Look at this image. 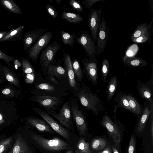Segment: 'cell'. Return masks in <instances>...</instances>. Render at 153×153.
<instances>
[{
	"label": "cell",
	"instance_id": "ee69618b",
	"mask_svg": "<svg viewBox=\"0 0 153 153\" xmlns=\"http://www.w3.org/2000/svg\"><path fill=\"white\" fill-rule=\"evenodd\" d=\"M2 93L4 95L12 97L13 96V92L10 88H7L4 89L2 91Z\"/></svg>",
	"mask_w": 153,
	"mask_h": 153
},
{
	"label": "cell",
	"instance_id": "9a60e30c",
	"mask_svg": "<svg viewBox=\"0 0 153 153\" xmlns=\"http://www.w3.org/2000/svg\"><path fill=\"white\" fill-rule=\"evenodd\" d=\"M63 60L66 72L68 74L70 85L71 87L76 89V82L72 65L71 60L69 53L65 51L64 53Z\"/></svg>",
	"mask_w": 153,
	"mask_h": 153
},
{
	"label": "cell",
	"instance_id": "f35d334b",
	"mask_svg": "<svg viewBox=\"0 0 153 153\" xmlns=\"http://www.w3.org/2000/svg\"><path fill=\"white\" fill-rule=\"evenodd\" d=\"M136 140L134 133L132 134L130 140L128 153H135Z\"/></svg>",
	"mask_w": 153,
	"mask_h": 153
},
{
	"label": "cell",
	"instance_id": "c3c4849f",
	"mask_svg": "<svg viewBox=\"0 0 153 153\" xmlns=\"http://www.w3.org/2000/svg\"><path fill=\"white\" fill-rule=\"evenodd\" d=\"M8 31L0 32V40L4 37L8 33Z\"/></svg>",
	"mask_w": 153,
	"mask_h": 153
},
{
	"label": "cell",
	"instance_id": "83f0119b",
	"mask_svg": "<svg viewBox=\"0 0 153 153\" xmlns=\"http://www.w3.org/2000/svg\"><path fill=\"white\" fill-rule=\"evenodd\" d=\"M61 37L64 45H68L72 48H74V44L76 42V36L75 34H70L62 30L61 31Z\"/></svg>",
	"mask_w": 153,
	"mask_h": 153
},
{
	"label": "cell",
	"instance_id": "2e32d148",
	"mask_svg": "<svg viewBox=\"0 0 153 153\" xmlns=\"http://www.w3.org/2000/svg\"><path fill=\"white\" fill-rule=\"evenodd\" d=\"M28 122L38 131L55 134V133L52 130L49 125L42 120L36 117L28 118Z\"/></svg>",
	"mask_w": 153,
	"mask_h": 153
},
{
	"label": "cell",
	"instance_id": "f6af8a7d",
	"mask_svg": "<svg viewBox=\"0 0 153 153\" xmlns=\"http://www.w3.org/2000/svg\"><path fill=\"white\" fill-rule=\"evenodd\" d=\"M14 67L16 69H17L19 67L22 65L21 62L18 59H14L13 62Z\"/></svg>",
	"mask_w": 153,
	"mask_h": 153
},
{
	"label": "cell",
	"instance_id": "ab89813d",
	"mask_svg": "<svg viewBox=\"0 0 153 153\" xmlns=\"http://www.w3.org/2000/svg\"><path fill=\"white\" fill-rule=\"evenodd\" d=\"M36 88L39 89L48 91H53L55 90L53 86L47 83H41L37 85Z\"/></svg>",
	"mask_w": 153,
	"mask_h": 153
},
{
	"label": "cell",
	"instance_id": "db71d44e",
	"mask_svg": "<svg viewBox=\"0 0 153 153\" xmlns=\"http://www.w3.org/2000/svg\"><path fill=\"white\" fill-rule=\"evenodd\" d=\"M4 147L3 145H0V153H1L4 151Z\"/></svg>",
	"mask_w": 153,
	"mask_h": 153
},
{
	"label": "cell",
	"instance_id": "484cf974",
	"mask_svg": "<svg viewBox=\"0 0 153 153\" xmlns=\"http://www.w3.org/2000/svg\"><path fill=\"white\" fill-rule=\"evenodd\" d=\"M61 17L63 19L74 25L79 23L83 20L81 16L77 14L70 12H63L62 14Z\"/></svg>",
	"mask_w": 153,
	"mask_h": 153
},
{
	"label": "cell",
	"instance_id": "30bf717a",
	"mask_svg": "<svg viewBox=\"0 0 153 153\" xmlns=\"http://www.w3.org/2000/svg\"><path fill=\"white\" fill-rule=\"evenodd\" d=\"M101 13V9L91 8L88 16V23L90 29L91 35L95 43L100 27Z\"/></svg>",
	"mask_w": 153,
	"mask_h": 153
},
{
	"label": "cell",
	"instance_id": "94428289",
	"mask_svg": "<svg viewBox=\"0 0 153 153\" xmlns=\"http://www.w3.org/2000/svg\"><path fill=\"white\" fill-rule=\"evenodd\" d=\"M1 67H0V73H1Z\"/></svg>",
	"mask_w": 153,
	"mask_h": 153
},
{
	"label": "cell",
	"instance_id": "681fc988",
	"mask_svg": "<svg viewBox=\"0 0 153 153\" xmlns=\"http://www.w3.org/2000/svg\"><path fill=\"white\" fill-rule=\"evenodd\" d=\"M50 79L53 82L57 84H59L58 82L54 78V77L50 76Z\"/></svg>",
	"mask_w": 153,
	"mask_h": 153
},
{
	"label": "cell",
	"instance_id": "b9f144b4",
	"mask_svg": "<svg viewBox=\"0 0 153 153\" xmlns=\"http://www.w3.org/2000/svg\"><path fill=\"white\" fill-rule=\"evenodd\" d=\"M34 79V73L27 74L25 76V81L27 83L31 84L33 82Z\"/></svg>",
	"mask_w": 153,
	"mask_h": 153
},
{
	"label": "cell",
	"instance_id": "f546056e",
	"mask_svg": "<svg viewBox=\"0 0 153 153\" xmlns=\"http://www.w3.org/2000/svg\"><path fill=\"white\" fill-rule=\"evenodd\" d=\"M75 150L83 153H93L90 150L89 143L83 138H81L76 145Z\"/></svg>",
	"mask_w": 153,
	"mask_h": 153
},
{
	"label": "cell",
	"instance_id": "60d3db41",
	"mask_svg": "<svg viewBox=\"0 0 153 153\" xmlns=\"http://www.w3.org/2000/svg\"><path fill=\"white\" fill-rule=\"evenodd\" d=\"M105 0H84L82 2L87 9H90L92 6L98 2H103Z\"/></svg>",
	"mask_w": 153,
	"mask_h": 153
},
{
	"label": "cell",
	"instance_id": "f907efd6",
	"mask_svg": "<svg viewBox=\"0 0 153 153\" xmlns=\"http://www.w3.org/2000/svg\"><path fill=\"white\" fill-rule=\"evenodd\" d=\"M150 1L149 2V7L150 9L151 10V12L152 14L153 13V1H152V2H151V0L149 1Z\"/></svg>",
	"mask_w": 153,
	"mask_h": 153
},
{
	"label": "cell",
	"instance_id": "bcb514c9",
	"mask_svg": "<svg viewBox=\"0 0 153 153\" xmlns=\"http://www.w3.org/2000/svg\"><path fill=\"white\" fill-rule=\"evenodd\" d=\"M98 153H111V150L109 146H107L102 151Z\"/></svg>",
	"mask_w": 153,
	"mask_h": 153
},
{
	"label": "cell",
	"instance_id": "3957f363",
	"mask_svg": "<svg viewBox=\"0 0 153 153\" xmlns=\"http://www.w3.org/2000/svg\"><path fill=\"white\" fill-rule=\"evenodd\" d=\"M61 47V45L56 41L41 51L40 63L44 74H47L48 68L50 65L56 62L57 61L54 58Z\"/></svg>",
	"mask_w": 153,
	"mask_h": 153
},
{
	"label": "cell",
	"instance_id": "d4e9b609",
	"mask_svg": "<svg viewBox=\"0 0 153 153\" xmlns=\"http://www.w3.org/2000/svg\"><path fill=\"white\" fill-rule=\"evenodd\" d=\"M66 73L65 69L56 63L49 66L47 72L48 76L53 77L61 76L65 75Z\"/></svg>",
	"mask_w": 153,
	"mask_h": 153
},
{
	"label": "cell",
	"instance_id": "7402d4cb",
	"mask_svg": "<svg viewBox=\"0 0 153 153\" xmlns=\"http://www.w3.org/2000/svg\"><path fill=\"white\" fill-rule=\"evenodd\" d=\"M117 85V79L114 76L110 79L107 84L106 89L107 102H110L115 93Z\"/></svg>",
	"mask_w": 153,
	"mask_h": 153
},
{
	"label": "cell",
	"instance_id": "680465c9",
	"mask_svg": "<svg viewBox=\"0 0 153 153\" xmlns=\"http://www.w3.org/2000/svg\"><path fill=\"white\" fill-rule=\"evenodd\" d=\"M3 82V80L0 78V83H2Z\"/></svg>",
	"mask_w": 153,
	"mask_h": 153
},
{
	"label": "cell",
	"instance_id": "cb8c5ba5",
	"mask_svg": "<svg viewBox=\"0 0 153 153\" xmlns=\"http://www.w3.org/2000/svg\"><path fill=\"white\" fill-rule=\"evenodd\" d=\"M151 112V110L148 106L144 108L137 124V129L138 133H141L144 130Z\"/></svg>",
	"mask_w": 153,
	"mask_h": 153
},
{
	"label": "cell",
	"instance_id": "7bdbcfd3",
	"mask_svg": "<svg viewBox=\"0 0 153 153\" xmlns=\"http://www.w3.org/2000/svg\"><path fill=\"white\" fill-rule=\"evenodd\" d=\"M151 133L152 137V145L153 144V104H151Z\"/></svg>",
	"mask_w": 153,
	"mask_h": 153
},
{
	"label": "cell",
	"instance_id": "9c48e42d",
	"mask_svg": "<svg viewBox=\"0 0 153 153\" xmlns=\"http://www.w3.org/2000/svg\"><path fill=\"white\" fill-rule=\"evenodd\" d=\"M100 123L106 128L115 144L119 146L121 141V131L117 124L107 114L103 115Z\"/></svg>",
	"mask_w": 153,
	"mask_h": 153
},
{
	"label": "cell",
	"instance_id": "4dcf8cb0",
	"mask_svg": "<svg viewBox=\"0 0 153 153\" xmlns=\"http://www.w3.org/2000/svg\"><path fill=\"white\" fill-rule=\"evenodd\" d=\"M106 141L103 138H98L93 139L91 143L92 150H100L103 149L106 145Z\"/></svg>",
	"mask_w": 153,
	"mask_h": 153
},
{
	"label": "cell",
	"instance_id": "d6986e66",
	"mask_svg": "<svg viewBox=\"0 0 153 153\" xmlns=\"http://www.w3.org/2000/svg\"><path fill=\"white\" fill-rule=\"evenodd\" d=\"M137 88L139 95L141 98L147 99L151 104H153L152 92L147 85L142 82L139 79H137Z\"/></svg>",
	"mask_w": 153,
	"mask_h": 153
},
{
	"label": "cell",
	"instance_id": "f1b7e54d",
	"mask_svg": "<svg viewBox=\"0 0 153 153\" xmlns=\"http://www.w3.org/2000/svg\"><path fill=\"white\" fill-rule=\"evenodd\" d=\"M3 71L7 80L14 85L20 88V82L14 74L6 66L3 67Z\"/></svg>",
	"mask_w": 153,
	"mask_h": 153
},
{
	"label": "cell",
	"instance_id": "6da1fadb",
	"mask_svg": "<svg viewBox=\"0 0 153 153\" xmlns=\"http://www.w3.org/2000/svg\"><path fill=\"white\" fill-rule=\"evenodd\" d=\"M32 137L42 153H59L72 148L70 144L58 137L48 139L37 133L33 134Z\"/></svg>",
	"mask_w": 153,
	"mask_h": 153
},
{
	"label": "cell",
	"instance_id": "e575fe53",
	"mask_svg": "<svg viewBox=\"0 0 153 153\" xmlns=\"http://www.w3.org/2000/svg\"><path fill=\"white\" fill-rule=\"evenodd\" d=\"M0 59L4 61L8 66L10 67L11 62H13L15 58L11 55H8L0 50Z\"/></svg>",
	"mask_w": 153,
	"mask_h": 153
},
{
	"label": "cell",
	"instance_id": "836d02e7",
	"mask_svg": "<svg viewBox=\"0 0 153 153\" xmlns=\"http://www.w3.org/2000/svg\"><path fill=\"white\" fill-rule=\"evenodd\" d=\"M21 64L22 70L25 74H27L34 73V68L28 59L25 58L22 59Z\"/></svg>",
	"mask_w": 153,
	"mask_h": 153
},
{
	"label": "cell",
	"instance_id": "7c38bea8",
	"mask_svg": "<svg viewBox=\"0 0 153 153\" xmlns=\"http://www.w3.org/2000/svg\"><path fill=\"white\" fill-rule=\"evenodd\" d=\"M109 31V28L107 25L106 22L103 17L100 23L97 38V55L98 56L104 52L107 43Z\"/></svg>",
	"mask_w": 153,
	"mask_h": 153
},
{
	"label": "cell",
	"instance_id": "8fae6325",
	"mask_svg": "<svg viewBox=\"0 0 153 153\" xmlns=\"http://www.w3.org/2000/svg\"><path fill=\"white\" fill-rule=\"evenodd\" d=\"M83 70L88 79L93 84L96 85L98 81V68L97 60H89L86 57L82 60Z\"/></svg>",
	"mask_w": 153,
	"mask_h": 153
},
{
	"label": "cell",
	"instance_id": "d590c367",
	"mask_svg": "<svg viewBox=\"0 0 153 153\" xmlns=\"http://www.w3.org/2000/svg\"><path fill=\"white\" fill-rule=\"evenodd\" d=\"M152 39V35L148 36L143 35L136 38L133 39L131 41L135 43H142L150 41Z\"/></svg>",
	"mask_w": 153,
	"mask_h": 153
},
{
	"label": "cell",
	"instance_id": "e0dca14e",
	"mask_svg": "<svg viewBox=\"0 0 153 153\" xmlns=\"http://www.w3.org/2000/svg\"><path fill=\"white\" fill-rule=\"evenodd\" d=\"M152 23L153 18L150 23H143L139 25L133 32L130 40L142 36L152 35Z\"/></svg>",
	"mask_w": 153,
	"mask_h": 153
},
{
	"label": "cell",
	"instance_id": "44dd1931",
	"mask_svg": "<svg viewBox=\"0 0 153 153\" xmlns=\"http://www.w3.org/2000/svg\"><path fill=\"white\" fill-rule=\"evenodd\" d=\"M0 4L3 7L11 13L17 14L22 13L20 7L12 0H0Z\"/></svg>",
	"mask_w": 153,
	"mask_h": 153
},
{
	"label": "cell",
	"instance_id": "603a6c76",
	"mask_svg": "<svg viewBox=\"0 0 153 153\" xmlns=\"http://www.w3.org/2000/svg\"><path fill=\"white\" fill-rule=\"evenodd\" d=\"M126 94L121 91H119L114 99V102L117 103L116 105L131 112L128 101L126 98Z\"/></svg>",
	"mask_w": 153,
	"mask_h": 153
},
{
	"label": "cell",
	"instance_id": "6f0895ef",
	"mask_svg": "<svg viewBox=\"0 0 153 153\" xmlns=\"http://www.w3.org/2000/svg\"><path fill=\"white\" fill-rule=\"evenodd\" d=\"M74 153H83L81 152H79L75 150Z\"/></svg>",
	"mask_w": 153,
	"mask_h": 153
},
{
	"label": "cell",
	"instance_id": "ac0fdd59",
	"mask_svg": "<svg viewBox=\"0 0 153 153\" xmlns=\"http://www.w3.org/2000/svg\"><path fill=\"white\" fill-rule=\"evenodd\" d=\"M123 60L125 66L131 68L142 67L148 65L147 62L140 57L124 56Z\"/></svg>",
	"mask_w": 153,
	"mask_h": 153
},
{
	"label": "cell",
	"instance_id": "4fadbf2b",
	"mask_svg": "<svg viewBox=\"0 0 153 153\" xmlns=\"http://www.w3.org/2000/svg\"><path fill=\"white\" fill-rule=\"evenodd\" d=\"M47 30L44 28H35L27 32L23 40V50H28Z\"/></svg>",
	"mask_w": 153,
	"mask_h": 153
},
{
	"label": "cell",
	"instance_id": "d6a6232c",
	"mask_svg": "<svg viewBox=\"0 0 153 153\" xmlns=\"http://www.w3.org/2000/svg\"><path fill=\"white\" fill-rule=\"evenodd\" d=\"M110 67L108 59H104L102 62L101 75L102 79L104 82L107 81V76L109 71Z\"/></svg>",
	"mask_w": 153,
	"mask_h": 153
},
{
	"label": "cell",
	"instance_id": "277c9868",
	"mask_svg": "<svg viewBox=\"0 0 153 153\" xmlns=\"http://www.w3.org/2000/svg\"><path fill=\"white\" fill-rule=\"evenodd\" d=\"M76 42L82 47L89 60H97V47L90 34L85 31L82 30L81 35L76 36Z\"/></svg>",
	"mask_w": 153,
	"mask_h": 153
},
{
	"label": "cell",
	"instance_id": "11a10c76",
	"mask_svg": "<svg viewBox=\"0 0 153 153\" xmlns=\"http://www.w3.org/2000/svg\"><path fill=\"white\" fill-rule=\"evenodd\" d=\"M2 121H3L2 115V114L0 113V123Z\"/></svg>",
	"mask_w": 153,
	"mask_h": 153
},
{
	"label": "cell",
	"instance_id": "5b68a950",
	"mask_svg": "<svg viewBox=\"0 0 153 153\" xmlns=\"http://www.w3.org/2000/svg\"><path fill=\"white\" fill-rule=\"evenodd\" d=\"M53 36L50 31L45 33L27 50L28 58L36 62L39 54L50 42Z\"/></svg>",
	"mask_w": 153,
	"mask_h": 153
},
{
	"label": "cell",
	"instance_id": "1f68e13d",
	"mask_svg": "<svg viewBox=\"0 0 153 153\" xmlns=\"http://www.w3.org/2000/svg\"><path fill=\"white\" fill-rule=\"evenodd\" d=\"M71 63L74 74L79 80H81L83 75L79 62L78 60L74 58L71 60Z\"/></svg>",
	"mask_w": 153,
	"mask_h": 153
},
{
	"label": "cell",
	"instance_id": "7dc6e473",
	"mask_svg": "<svg viewBox=\"0 0 153 153\" xmlns=\"http://www.w3.org/2000/svg\"><path fill=\"white\" fill-rule=\"evenodd\" d=\"M20 150V147L18 146H15L13 150V153H19Z\"/></svg>",
	"mask_w": 153,
	"mask_h": 153
},
{
	"label": "cell",
	"instance_id": "5bb4252c",
	"mask_svg": "<svg viewBox=\"0 0 153 153\" xmlns=\"http://www.w3.org/2000/svg\"><path fill=\"white\" fill-rule=\"evenodd\" d=\"M32 100L42 107L50 109L54 108L59 102L58 98L48 96H35L32 97Z\"/></svg>",
	"mask_w": 153,
	"mask_h": 153
},
{
	"label": "cell",
	"instance_id": "8d00e7d4",
	"mask_svg": "<svg viewBox=\"0 0 153 153\" xmlns=\"http://www.w3.org/2000/svg\"><path fill=\"white\" fill-rule=\"evenodd\" d=\"M46 10L49 15L53 19L56 18L58 16V12L53 6L51 5L49 3L46 4Z\"/></svg>",
	"mask_w": 153,
	"mask_h": 153
},
{
	"label": "cell",
	"instance_id": "74e56055",
	"mask_svg": "<svg viewBox=\"0 0 153 153\" xmlns=\"http://www.w3.org/2000/svg\"><path fill=\"white\" fill-rule=\"evenodd\" d=\"M69 3L72 8L74 10L79 12H83V7L78 1L75 0H70Z\"/></svg>",
	"mask_w": 153,
	"mask_h": 153
},
{
	"label": "cell",
	"instance_id": "816d5d0a",
	"mask_svg": "<svg viewBox=\"0 0 153 153\" xmlns=\"http://www.w3.org/2000/svg\"><path fill=\"white\" fill-rule=\"evenodd\" d=\"M112 148L113 153H119L117 150L114 146H112Z\"/></svg>",
	"mask_w": 153,
	"mask_h": 153
},
{
	"label": "cell",
	"instance_id": "4316f807",
	"mask_svg": "<svg viewBox=\"0 0 153 153\" xmlns=\"http://www.w3.org/2000/svg\"><path fill=\"white\" fill-rule=\"evenodd\" d=\"M126 97L131 110V112L136 116H140L141 114L142 109L138 102L131 95L127 94Z\"/></svg>",
	"mask_w": 153,
	"mask_h": 153
},
{
	"label": "cell",
	"instance_id": "ffe728a7",
	"mask_svg": "<svg viewBox=\"0 0 153 153\" xmlns=\"http://www.w3.org/2000/svg\"><path fill=\"white\" fill-rule=\"evenodd\" d=\"M24 27V24L15 29L8 31L6 35L0 40V42L19 40L22 37V32Z\"/></svg>",
	"mask_w": 153,
	"mask_h": 153
},
{
	"label": "cell",
	"instance_id": "8992f818",
	"mask_svg": "<svg viewBox=\"0 0 153 153\" xmlns=\"http://www.w3.org/2000/svg\"><path fill=\"white\" fill-rule=\"evenodd\" d=\"M34 110L56 132L68 140H70L72 139L73 136V134L58 123L48 113L38 108H35Z\"/></svg>",
	"mask_w": 153,
	"mask_h": 153
},
{
	"label": "cell",
	"instance_id": "ba28073f",
	"mask_svg": "<svg viewBox=\"0 0 153 153\" xmlns=\"http://www.w3.org/2000/svg\"><path fill=\"white\" fill-rule=\"evenodd\" d=\"M49 113L66 129L74 131L69 102H66L63 105L58 113L51 112L50 111Z\"/></svg>",
	"mask_w": 153,
	"mask_h": 153
},
{
	"label": "cell",
	"instance_id": "f5cc1de1",
	"mask_svg": "<svg viewBox=\"0 0 153 153\" xmlns=\"http://www.w3.org/2000/svg\"><path fill=\"white\" fill-rule=\"evenodd\" d=\"M74 149L73 148L66 151L65 153H73Z\"/></svg>",
	"mask_w": 153,
	"mask_h": 153
},
{
	"label": "cell",
	"instance_id": "52a82bcc",
	"mask_svg": "<svg viewBox=\"0 0 153 153\" xmlns=\"http://www.w3.org/2000/svg\"><path fill=\"white\" fill-rule=\"evenodd\" d=\"M71 112L74 121L80 136H84L87 129L86 121L84 113L80 110L74 99L70 100Z\"/></svg>",
	"mask_w": 153,
	"mask_h": 153
},
{
	"label": "cell",
	"instance_id": "7a4b0ae2",
	"mask_svg": "<svg viewBox=\"0 0 153 153\" xmlns=\"http://www.w3.org/2000/svg\"><path fill=\"white\" fill-rule=\"evenodd\" d=\"M78 98L81 104L88 111H92L95 116L98 115L100 112L106 110L103 105L105 103L86 85H83L82 90L78 93Z\"/></svg>",
	"mask_w": 153,
	"mask_h": 153
},
{
	"label": "cell",
	"instance_id": "91938a15",
	"mask_svg": "<svg viewBox=\"0 0 153 153\" xmlns=\"http://www.w3.org/2000/svg\"><path fill=\"white\" fill-rule=\"evenodd\" d=\"M49 1L50 2H53V1L52 0H49Z\"/></svg>",
	"mask_w": 153,
	"mask_h": 153
},
{
	"label": "cell",
	"instance_id": "9f6ffc18",
	"mask_svg": "<svg viewBox=\"0 0 153 153\" xmlns=\"http://www.w3.org/2000/svg\"><path fill=\"white\" fill-rule=\"evenodd\" d=\"M61 0H56V1L57 4V5H59L61 2Z\"/></svg>",
	"mask_w": 153,
	"mask_h": 153
}]
</instances>
